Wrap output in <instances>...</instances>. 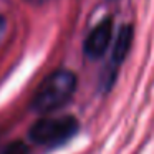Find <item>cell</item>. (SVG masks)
I'll return each mask as SVG.
<instances>
[{"label":"cell","mask_w":154,"mask_h":154,"mask_svg":"<svg viewBox=\"0 0 154 154\" xmlns=\"http://www.w3.org/2000/svg\"><path fill=\"white\" fill-rule=\"evenodd\" d=\"M78 123L71 116L61 118H43L37 121L28 131L33 143L42 146H60L76 134Z\"/></svg>","instance_id":"cell-2"},{"label":"cell","mask_w":154,"mask_h":154,"mask_svg":"<svg viewBox=\"0 0 154 154\" xmlns=\"http://www.w3.org/2000/svg\"><path fill=\"white\" fill-rule=\"evenodd\" d=\"M131 42H133V28L129 25L123 27L118 33V38L114 42V47H113V68H116V65L123 63L124 58H126L128 51L131 48Z\"/></svg>","instance_id":"cell-4"},{"label":"cell","mask_w":154,"mask_h":154,"mask_svg":"<svg viewBox=\"0 0 154 154\" xmlns=\"http://www.w3.org/2000/svg\"><path fill=\"white\" fill-rule=\"evenodd\" d=\"M4 32H5V20L0 17V38L4 37Z\"/></svg>","instance_id":"cell-6"},{"label":"cell","mask_w":154,"mask_h":154,"mask_svg":"<svg viewBox=\"0 0 154 154\" xmlns=\"http://www.w3.org/2000/svg\"><path fill=\"white\" fill-rule=\"evenodd\" d=\"M111 42V22L106 20L100 23L85 42V53L90 58H100L104 55Z\"/></svg>","instance_id":"cell-3"},{"label":"cell","mask_w":154,"mask_h":154,"mask_svg":"<svg viewBox=\"0 0 154 154\" xmlns=\"http://www.w3.org/2000/svg\"><path fill=\"white\" fill-rule=\"evenodd\" d=\"M75 90L76 76L68 70H58L40 85L32 100V108L42 114L53 113L71 100Z\"/></svg>","instance_id":"cell-1"},{"label":"cell","mask_w":154,"mask_h":154,"mask_svg":"<svg viewBox=\"0 0 154 154\" xmlns=\"http://www.w3.org/2000/svg\"><path fill=\"white\" fill-rule=\"evenodd\" d=\"M27 2L35 4V5H43V4H47V2H50V0H27Z\"/></svg>","instance_id":"cell-7"},{"label":"cell","mask_w":154,"mask_h":154,"mask_svg":"<svg viewBox=\"0 0 154 154\" xmlns=\"http://www.w3.org/2000/svg\"><path fill=\"white\" fill-rule=\"evenodd\" d=\"M0 154H28V147L20 141H15V143L8 144Z\"/></svg>","instance_id":"cell-5"}]
</instances>
